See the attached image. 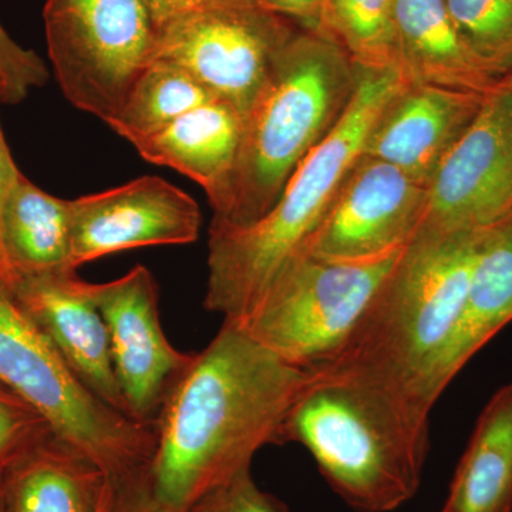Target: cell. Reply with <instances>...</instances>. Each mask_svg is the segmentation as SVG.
<instances>
[{
	"label": "cell",
	"mask_w": 512,
	"mask_h": 512,
	"mask_svg": "<svg viewBox=\"0 0 512 512\" xmlns=\"http://www.w3.org/2000/svg\"><path fill=\"white\" fill-rule=\"evenodd\" d=\"M313 369L293 365L224 325L165 396L151 464L154 494L187 511L198 498L251 468L268 444H281L286 416Z\"/></svg>",
	"instance_id": "1"
},
{
	"label": "cell",
	"mask_w": 512,
	"mask_h": 512,
	"mask_svg": "<svg viewBox=\"0 0 512 512\" xmlns=\"http://www.w3.org/2000/svg\"><path fill=\"white\" fill-rule=\"evenodd\" d=\"M431 409L376 377L316 367L286 416L281 444H302L350 507L390 512L419 491L430 450Z\"/></svg>",
	"instance_id": "2"
},
{
	"label": "cell",
	"mask_w": 512,
	"mask_h": 512,
	"mask_svg": "<svg viewBox=\"0 0 512 512\" xmlns=\"http://www.w3.org/2000/svg\"><path fill=\"white\" fill-rule=\"evenodd\" d=\"M357 69L355 96L345 116L289 178L281 198L261 220L211 221L204 306L238 320L261 298L286 262L302 251L352 170L370 127L406 83L397 69Z\"/></svg>",
	"instance_id": "3"
},
{
	"label": "cell",
	"mask_w": 512,
	"mask_h": 512,
	"mask_svg": "<svg viewBox=\"0 0 512 512\" xmlns=\"http://www.w3.org/2000/svg\"><path fill=\"white\" fill-rule=\"evenodd\" d=\"M356 87L345 50L318 29L299 26L244 116L227 198L212 220L241 227L265 217L299 164L338 126Z\"/></svg>",
	"instance_id": "4"
},
{
	"label": "cell",
	"mask_w": 512,
	"mask_h": 512,
	"mask_svg": "<svg viewBox=\"0 0 512 512\" xmlns=\"http://www.w3.org/2000/svg\"><path fill=\"white\" fill-rule=\"evenodd\" d=\"M485 229L417 232L345 348L322 366L365 373L434 406L431 372L456 328Z\"/></svg>",
	"instance_id": "5"
},
{
	"label": "cell",
	"mask_w": 512,
	"mask_h": 512,
	"mask_svg": "<svg viewBox=\"0 0 512 512\" xmlns=\"http://www.w3.org/2000/svg\"><path fill=\"white\" fill-rule=\"evenodd\" d=\"M0 382L42 414L60 440L90 458L113 487L150 476L156 423L103 402L79 379L0 278Z\"/></svg>",
	"instance_id": "6"
},
{
	"label": "cell",
	"mask_w": 512,
	"mask_h": 512,
	"mask_svg": "<svg viewBox=\"0 0 512 512\" xmlns=\"http://www.w3.org/2000/svg\"><path fill=\"white\" fill-rule=\"evenodd\" d=\"M403 248L362 261L299 252L247 315L227 322L293 365H325L345 348Z\"/></svg>",
	"instance_id": "7"
},
{
	"label": "cell",
	"mask_w": 512,
	"mask_h": 512,
	"mask_svg": "<svg viewBox=\"0 0 512 512\" xmlns=\"http://www.w3.org/2000/svg\"><path fill=\"white\" fill-rule=\"evenodd\" d=\"M47 50L74 107L109 124L153 62L156 25L144 0H47Z\"/></svg>",
	"instance_id": "8"
},
{
	"label": "cell",
	"mask_w": 512,
	"mask_h": 512,
	"mask_svg": "<svg viewBox=\"0 0 512 512\" xmlns=\"http://www.w3.org/2000/svg\"><path fill=\"white\" fill-rule=\"evenodd\" d=\"M299 26L261 3L197 10L157 28L153 60L181 67L244 117Z\"/></svg>",
	"instance_id": "9"
},
{
	"label": "cell",
	"mask_w": 512,
	"mask_h": 512,
	"mask_svg": "<svg viewBox=\"0 0 512 512\" xmlns=\"http://www.w3.org/2000/svg\"><path fill=\"white\" fill-rule=\"evenodd\" d=\"M427 190L419 231H474L511 214L512 89L507 83L485 94L480 113L441 161Z\"/></svg>",
	"instance_id": "10"
},
{
	"label": "cell",
	"mask_w": 512,
	"mask_h": 512,
	"mask_svg": "<svg viewBox=\"0 0 512 512\" xmlns=\"http://www.w3.org/2000/svg\"><path fill=\"white\" fill-rule=\"evenodd\" d=\"M427 201V187L394 165L362 154L302 251L332 261L397 251L419 231Z\"/></svg>",
	"instance_id": "11"
},
{
	"label": "cell",
	"mask_w": 512,
	"mask_h": 512,
	"mask_svg": "<svg viewBox=\"0 0 512 512\" xmlns=\"http://www.w3.org/2000/svg\"><path fill=\"white\" fill-rule=\"evenodd\" d=\"M92 295L109 332L111 359L128 413L156 423L165 396L190 365L194 353L180 352L165 336L156 278L138 265Z\"/></svg>",
	"instance_id": "12"
},
{
	"label": "cell",
	"mask_w": 512,
	"mask_h": 512,
	"mask_svg": "<svg viewBox=\"0 0 512 512\" xmlns=\"http://www.w3.org/2000/svg\"><path fill=\"white\" fill-rule=\"evenodd\" d=\"M70 214L74 269L130 249L192 244L200 237L194 198L153 175L70 200Z\"/></svg>",
	"instance_id": "13"
},
{
	"label": "cell",
	"mask_w": 512,
	"mask_h": 512,
	"mask_svg": "<svg viewBox=\"0 0 512 512\" xmlns=\"http://www.w3.org/2000/svg\"><path fill=\"white\" fill-rule=\"evenodd\" d=\"M9 286L22 311L79 379L103 402L131 416L114 372L109 332L94 302L92 284L77 272H63L13 276Z\"/></svg>",
	"instance_id": "14"
},
{
	"label": "cell",
	"mask_w": 512,
	"mask_h": 512,
	"mask_svg": "<svg viewBox=\"0 0 512 512\" xmlns=\"http://www.w3.org/2000/svg\"><path fill=\"white\" fill-rule=\"evenodd\" d=\"M484 97L406 82L370 127L363 154L386 161L429 187L441 161L480 113Z\"/></svg>",
	"instance_id": "15"
},
{
	"label": "cell",
	"mask_w": 512,
	"mask_h": 512,
	"mask_svg": "<svg viewBox=\"0 0 512 512\" xmlns=\"http://www.w3.org/2000/svg\"><path fill=\"white\" fill-rule=\"evenodd\" d=\"M512 322V212L485 229L466 301L429 382L437 402L463 367Z\"/></svg>",
	"instance_id": "16"
},
{
	"label": "cell",
	"mask_w": 512,
	"mask_h": 512,
	"mask_svg": "<svg viewBox=\"0 0 512 512\" xmlns=\"http://www.w3.org/2000/svg\"><path fill=\"white\" fill-rule=\"evenodd\" d=\"M242 130L244 117L231 104L214 99L134 147L148 163L173 168L200 184L217 214L237 165Z\"/></svg>",
	"instance_id": "17"
},
{
	"label": "cell",
	"mask_w": 512,
	"mask_h": 512,
	"mask_svg": "<svg viewBox=\"0 0 512 512\" xmlns=\"http://www.w3.org/2000/svg\"><path fill=\"white\" fill-rule=\"evenodd\" d=\"M396 37L397 67L407 83L487 94L504 82L471 55L446 0H397Z\"/></svg>",
	"instance_id": "18"
},
{
	"label": "cell",
	"mask_w": 512,
	"mask_h": 512,
	"mask_svg": "<svg viewBox=\"0 0 512 512\" xmlns=\"http://www.w3.org/2000/svg\"><path fill=\"white\" fill-rule=\"evenodd\" d=\"M6 512H100L110 483L90 458L53 436L2 478Z\"/></svg>",
	"instance_id": "19"
},
{
	"label": "cell",
	"mask_w": 512,
	"mask_h": 512,
	"mask_svg": "<svg viewBox=\"0 0 512 512\" xmlns=\"http://www.w3.org/2000/svg\"><path fill=\"white\" fill-rule=\"evenodd\" d=\"M0 252L10 278L77 272L70 201L40 190L20 174L0 210Z\"/></svg>",
	"instance_id": "20"
},
{
	"label": "cell",
	"mask_w": 512,
	"mask_h": 512,
	"mask_svg": "<svg viewBox=\"0 0 512 512\" xmlns=\"http://www.w3.org/2000/svg\"><path fill=\"white\" fill-rule=\"evenodd\" d=\"M443 510L512 512V383L485 404Z\"/></svg>",
	"instance_id": "21"
},
{
	"label": "cell",
	"mask_w": 512,
	"mask_h": 512,
	"mask_svg": "<svg viewBox=\"0 0 512 512\" xmlns=\"http://www.w3.org/2000/svg\"><path fill=\"white\" fill-rule=\"evenodd\" d=\"M214 99L181 67L154 59L138 76L109 126L136 146L178 117Z\"/></svg>",
	"instance_id": "22"
},
{
	"label": "cell",
	"mask_w": 512,
	"mask_h": 512,
	"mask_svg": "<svg viewBox=\"0 0 512 512\" xmlns=\"http://www.w3.org/2000/svg\"><path fill=\"white\" fill-rule=\"evenodd\" d=\"M397 0H325L316 28L356 67L397 69Z\"/></svg>",
	"instance_id": "23"
},
{
	"label": "cell",
	"mask_w": 512,
	"mask_h": 512,
	"mask_svg": "<svg viewBox=\"0 0 512 512\" xmlns=\"http://www.w3.org/2000/svg\"><path fill=\"white\" fill-rule=\"evenodd\" d=\"M446 6L471 55L503 82L512 72V0H446Z\"/></svg>",
	"instance_id": "24"
},
{
	"label": "cell",
	"mask_w": 512,
	"mask_h": 512,
	"mask_svg": "<svg viewBox=\"0 0 512 512\" xmlns=\"http://www.w3.org/2000/svg\"><path fill=\"white\" fill-rule=\"evenodd\" d=\"M53 436L42 414L0 382V480L20 458Z\"/></svg>",
	"instance_id": "25"
},
{
	"label": "cell",
	"mask_w": 512,
	"mask_h": 512,
	"mask_svg": "<svg viewBox=\"0 0 512 512\" xmlns=\"http://www.w3.org/2000/svg\"><path fill=\"white\" fill-rule=\"evenodd\" d=\"M49 70L33 50L18 45L0 25V99L18 104L30 90L42 87Z\"/></svg>",
	"instance_id": "26"
},
{
	"label": "cell",
	"mask_w": 512,
	"mask_h": 512,
	"mask_svg": "<svg viewBox=\"0 0 512 512\" xmlns=\"http://www.w3.org/2000/svg\"><path fill=\"white\" fill-rule=\"evenodd\" d=\"M185 512H289L275 495L256 485L251 468L202 495Z\"/></svg>",
	"instance_id": "27"
},
{
	"label": "cell",
	"mask_w": 512,
	"mask_h": 512,
	"mask_svg": "<svg viewBox=\"0 0 512 512\" xmlns=\"http://www.w3.org/2000/svg\"><path fill=\"white\" fill-rule=\"evenodd\" d=\"M100 512H185L165 504L154 494L150 476L121 487H109Z\"/></svg>",
	"instance_id": "28"
},
{
	"label": "cell",
	"mask_w": 512,
	"mask_h": 512,
	"mask_svg": "<svg viewBox=\"0 0 512 512\" xmlns=\"http://www.w3.org/2000/svg\"><path fill=\"white\" fill-rule=\"evenodd\" d=\"M157 28L175 18L217 6L259 3L258 0H144Z\"/></svg>",
	"instance_id": "29"
},
{
	"label": "cell",
	"mask_w": 512,
	"mask_h": 512,
	"mask_svg": "<svg viewBox=\"0 0 512 512\" xmlns=\"http://www.w3.org/2000/svg\"><path fill=\"white\" fill-rule=\"evenodd\" d=\"M266 9L305 26L316 28L319 13L325 0H258Z\"/></svg>",
	"instance_id": "30"
},
{
	"label": "cell",
	"mask_w": 512,
	"mask_h": 512,
	"mask_svg": "<svg viewBox=\"0 0 512 512\" xmlns=\"http://www.w3.org/2000/svg\"><path fill=\"white\" fill-rule=\"evenodd\" d=\"M0 103H2V99H0ZM20 174L22 173L13 161L8 143H6L5 136H3L2 127H0V210H2L6 195L18 180Z\"/></svg>",
	"instance_id": "31"
},
{
	"label": "cell",
	"mask_w": 512,
	"mask_h": 512,
	"mask_svg": "<svg viewBox=\"0 0 512 512\" xmlns=\"http://www.w3.org/2000/svg\"><path fill=\"white\" fill-rule=\"evenodd\" d=\"M0 278L10 279L8 268H6L5 261H3L2 252H0Z\"/></svg>",
	"instance_id": "32"
},
{
	"label": "cell",
	"mask_w": 512,
	"mask_h": 512,
	"mask_svg": "<svg viewBox=\"0 0 512 512\" xmlns=\"http://www.w3.org/2000/svg\"><path fill=\"white\" fill-rule=\"evenodd\" d=\"M0 512H6V508H5V495H3L2 480H0Z\"/></svg>",
	"instance_id": "33"
},
{
	"label": "cell",
	"mask_w": 512,
	"mask_h": 512,
	"mask_svg": "<svg viewBox=\"0 0 512 512\" xmlns=\"http://www.w3.org/2000/svg\"><path fill=\"white\" fill-rule=\"evenodd\" d=\"M504 82L507 83L508 86H510L512 89V72L510 74H508L507 77H505Z\"/></svg>",
	"instance_id": "34"
},
{
	"label": "cell",
	"mask_w": 512,
	"mask_h": 512,
	"mask_svg": "<svg viewBox=\"0 0 512 512\" xmlns=\"http://www.w3.org/2000/svg\"><path fill=\"white\" fill-rule=\"evenodd\" d=\"M441 512H446V511H444V510H441Z\"/></svg>",
	"instance_id": "35"
}]
</instances>
